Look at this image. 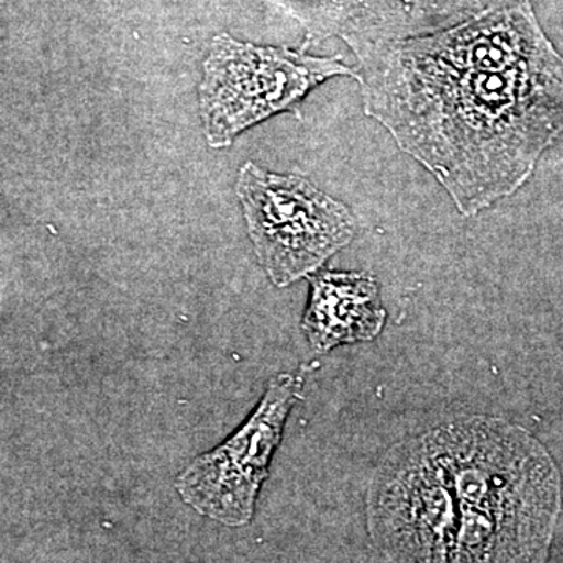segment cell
I'll return each instance as SVG.
<instances>
[{"label":"cell","instance_id":"cell-1","mask_svg":"<svg viewBox=\"0 0 563 563\" xmlns=\"http://www.w3.org/2000/svg\"><path fill=\"white\" fill-rule=\"evenodd\" d=\"M363 111L451 196L463 217L509 198L563 132V57L529 0L358 60Z\"/></svg>","mask_w":563,"mask_h":563},{"label":"cell","instance_id":"cell-2","mask_svg":"<svg viewBox=\"0 0 563 563\" xmlns=\"http://www.w3.org/2000/svg\"><path fill=\"white\" fill-rule=\"evenodd\" d=\"M421 439L453 526L454 562L547 561L561 476L536 437L501 418L468 417Z\"/></svg>","mask_w":563,"mask_h":563},{"label":"cell","instance_id":"cell-3","mask_svg":"<svg viewBox=\"0 0 563 563\" xmlns=\"http://www.w3.org/2000/svg\"><path fill=\"white\" fill-rule=\"evenodd\" d=\"M336 76L357 79L340 57H314L287 47H262L232 36H214L203 62L199 103L211 147L231 146L243 131L274 114L301 118L306 96Z\"/></svg>","mask_w":563,"mask_h":563},{"label":"cell","instance_id":"cell-4","mask_svg":"<svg viewBox=\"0 0 563 563\" xmlns=\"http://www.w3.org/2000/svg\"><path fill=\"white\" fill-rule=\"evenodd\" d=\"M235 190L258 263L277 287L318 273L354 239L351 210L303 177L247 162Z\"/></svg>","mask_w":563,"mask_h":563},{"label":"cell","instance_id":"cell-5","mask_svg":"<svg viewBox=\"0 0 563 563\" xmlns=\"http://www.w3.org/2000/svg\"><path fill=\"white\" fill-rule=\"evenodd\" d=\"M301 396V380L291 374L274 377L250 420L180 474L176 488L184 503L225 526L250 523L285 421Z\"/></svg>","mask_w":563,"mask_h":563},{"label":"cell","instance_id":"cell-6","mask_svg":"<svg viewBox=\"0 0 563 563\" xmlns=\"http://www.w3.org/2000/svg\"><path fill=\"white\" fill-rule=\"evenodd\" d=\"M302 22L307 40L340 36L358 60L412 36L443 31L501 0H282Z\"/></svg>","mask_w":563,"mask_h":563},{"label":"cell","instance_id":"cell-7","mask_svg":"<svg viewBox=\"0 0 563 563\" xmlns=\"http://www.w3.org/2000/svg\"><path fill=\"white\" fill-rule=\"evenodd\" d=\"M309 279L312 295L302 331L313 350L372 342L383 332L387 313L373 274L321 272Z\"/></svg>","mask_w":563,"mask_h":563}]
</instances>
